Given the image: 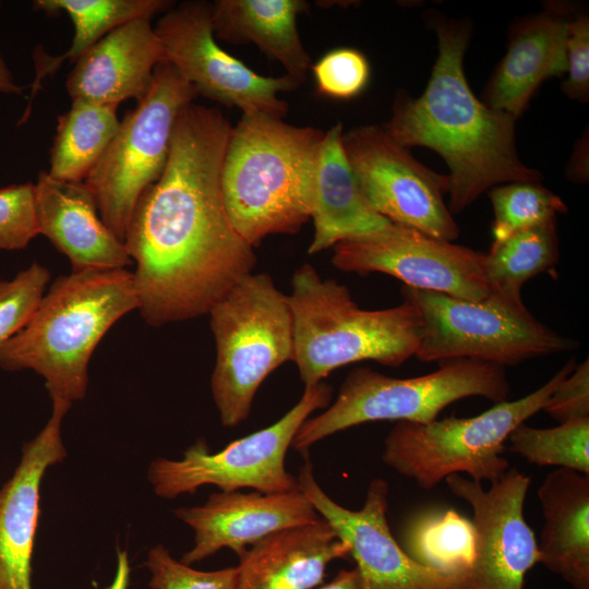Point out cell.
I'll list each match as a JSON object with an SVG mask.
<instances>
[{
  "instance_id": "d6986e66",
  "label": "cell",
  "mask_w": 589,
  "mask_h": 589,
  "mask_svg": "<svg viewBox=\"0 0 589 589\" xmlns=\"http://www.w3.org/2000/svg\"><path fill=\"white\" fill-rule=\"evenodd\" d=\"M575 14L570 4L551 1L541 12L516 22L482 101L517 120L545 80L566 73V39Z\"/></svg>"
},
{
  "instance_id": "d4e9b609",
  "label": "cell",
  "mask_w": 589,
  "mask_h": 589,
  "mask_svg": "<svg viewBox=\"0 0 589 589\" xmlns=\"http://www.w3.org/2000/svg\"><path fill=\"white\" fill-rule=\"evenodd\" d=\"M303 0H217L213 3L215 37L235 45L254 44L300 83L312 67L299 36L297 19Z\"/></svg>"
},
{
  "instance_id": "5bb4252c",
  "label": "cell",
  "mask_w": 589,
  "mask_h": 589,
  "mask_svg": "<svg viewBox=\"0 0 589 589\" xmlns=\"http://www.w3.org/2000/svg\"><path fill=\"white\" fill-rule=\"evenodd\" d=\"M333 265L361 276L383 273L405 286L480 301L489 296L484 254L390 223L335 244Z\"/></svg>"
},
{
  "instance_id": "7c38bea8",
  "label": "cell",
  "mask_w": 589,
  "mask_h": 589,
  "mask_svg": "<svg viewBox=\"0 0 589 589\" xmlns=\"http://www.w3.org/2000/svg\"><path fill=\"white\" fill-rule=\"evenodd\" d=\"M166 62L202 95L244 115L266 113L284 118L288 104L280 92L296 89L301 83L285 74L261 75L221 48L214 35L213 3L185 1L171 7L154 27Z\"/></svg>"
},
{
  "instance_id": "5b68a950",
  "label": "cell",
  "mask_w": 589,
  "mask_h": 589,
  "mask_svg": "<svg viewBox=\"0 0 589 589\" xmlns=\"http://www.w3.org/2000/svg\"><path fill=\"white\" fill-rule=\"evenodd\" d=\"M292 315L293 356L304 387L334 370L365 360L399 366L414 357L422 333L413 305L363 310L349 289L323 279L314 266L301 265L287 294Z\"/></svg>"
},
{
  "instance_id": "8992f818",
  "label": "cell",
  "mask_w": 589,
  "mask_h": 589,
  "mask_svg": "<svg viewBox=\"0 0 589 589\" xmlns=\"http://www.w3.org/2000/svg\"><path fill=\"white\" fill-rule=\"evenodd\" d=\"M576 365L570 359L534 392L494 404L473 417L453 416L429 423L399 421L384 440L382 460L426 490L460 472L479 483H495L509 469L503 456L509 434L543 409Z\"/></svg>"
},
{
  "instance_id": "60d3db41",
  "label": "cell",
  "mask_w": 589,
  "mask_h": 589,
  "mask_svg": "<svg viewBox=\"0 0 589 589\" xmlns=\"http://www.w3.org/2000/svg\"><path fill=\"white\" fill-rule=\"evenodd\" d=\"M2 2L0 1V8ZM24 91V87L20 86L9 69L7 62L4 61L0 52V93L9 95H21Z\"/></svg>"
},
{
  "instance_id": "8d00e7d4",
  "label": "cell",
  "mask_w": 589,
  "mask_h": 589,
  "mask_svg": "<svg viewBox=\"0 0 589 589\" xmlns=\"http://www.w3.org/2000/svg\"><path fill=\"white\" fill-rule=\"evenodd\" d=\"M542 410L558 423L589 418L588 359L560 383Z\"/></svg>"
},
{
  "instance_id": "8fae6325",
  "label": "cell",
  "mask_w": 589,
  "mask_h": 589,
  "mask_svg": "<svg viewBox=\"0 0 589 589\" xmlns=\"http://www.w3.org/2000/svg\"><path fill=\"white\" fill-rule=\"evenodd\" d=\"M333 388L325 382L304 387L299 401L275 423L229 443L212 453L205 440L191 445L180 460L157 458L147 470L155 494L176 498L193 494L203 485L220 491L254 489L261 493H283L299 488L286 468V455L301 424L329 406Z\"/></svg>"
},
{
  "instance_id": "ab89813d",
  "label": "cell",
  "mask_w": 589,
  "mask_h": 589,
  "mask_svg": "<svg viewBox=\"0 0 589 589\" xmlns=\"http://www.w3.org/2000/svg\"><path fill=\"white\" fill-rule=\"evenodd\" d=\"M318 589H362L360 575L356 567L340 569L328 584Z\"/></svg>"
},
{
  "instance_id": "484cf974",
  "label": "cell",
  "mask_w": 589,
  "mask_h": 589,
  "mask_svg": "<svg viewBox=\"0 0 589 589\" xmlns=\"http://www.w3.org/2000/svg\"><path fill=\"white\" fill-rule=\"evenodd\" d=\"M171 3L167 0L34 1V9L48 15L68 14L74 27V35L69 49L61 56H49L43 49L36 50L34 55L36 76L32 84L29 106L43 79L56 72L64 61L74 63L86 50L117 27L134 20H152L156 14L168 11L172 7Z\"/></svg>"
},
{
  "instance_id": "4dcf8cb0",
  "label": "cell",
  "mask_w": 589,
  "mask_h": 589,
  "mask_svg": "<svg viewBox=\"0 0 589 589\" xmlns=\"http://www.w3.org/2000/svg\"><path fill=\"white\" fill-rule=\"evenodd\" d=\"M494 219L493 243H498L519 231L555 220L568 211L563 200L541 182L518 181L489 190Z\"/></svg>"
},
{
  "instance_id": "cb8c5ba5",
  "label": "cell",
  "mask_w": 589,
  "mask_h": 589,
  "mask_svg": "<svg viewBox=\"0 0 589 589\" xmlns=\"http://www.w3.org/2000/svg\"><path fill=\"white\" fill-rule=\"evenodd\" d=\"M311 218L314 237L310 254L338 242L371 233L390 224L363 196L342 146V125L324 133L320 149Z\"/></svg>"
},
{
  "instance_id": "30bf717a",
  "label": "cell",
  "mask_w": 589,
  "mask_h": 589,
  "mask_svg": "<svg viewBox=\"0 0 589 589\" xmlns=\"http://www.w3.org/2000/svg\"><path fill=\"white\" fill-rule=\"evenodd\" d=\"M196 96L172 64H158L147 95L120 120L106 152L83 181L101 219L122 242L140 196L164 172L179 113Z\"/></svg>"
},
{
  "instance_id": "f35d334b",
  "label": "cell",
  "mask_w": 589,
  "mask_h": 589,
  "mask_svg": "<svg viewBox=\"0 0 589 589\" xmlns=\"http://www.w3.org/2000/svg\"><path fill=\"white\" fill-rule=\"evenodd\" d=\"M131 567L128 551L117 550V566L111 584L105 589H129Z\"/></svg>"
},
{
  "instance_id": "ffe728a7",
  "label": "cell",
  "mask_w": 589,
  "mask_h": 589,
  "mask_svg": "<svg viewBox=\"0 0 589 589\" xmlns=\"http://www.w3.org/2000/svg\"><path fill=\"white\" fill-rule=\"evenodd\" d=\"M34 184L38 232L69 259L72 272L124 269L133 264L84 182L60 181L40 171Z\"/></svg>"
},
{
  "instance_id": "4316f807",
  "label": "cell",
  "mask_w": 589,
  "mask_h": 589,
  "mask_svg": "<svg viewBox=\"0 0 589 589\" xmlns=\"http://www.w3.org/2000/svg\"><path fill=\"white\" fill-rule=\"evenodd\" d=\"M117 108L72 100L70 109L58 118L46 172L56 180L83 182L119 128Z\"/></svg>"
},
{
  "instance_id": "6da1fadb",
  "label": "cell",
  "mask_w": 589,
  "mask_h": 589,
  "mask_svg": "<svg viewBox=\"0 0 589 589\" xmlns=\"http://www.w3.org/2000/svg\"><path fill=\"white\" fill-rule=\"evenodd\" d=\"M231 129L216 108L184 107L164 172L133 209L123 242L135 265L137 310L152 326L208 314L256 263L223 201Z\"/></svg>"
},
{
  "instance_id": "74e56055",
  "label": "cell",
  "mask_w": 589,
  "mask_h": 589,
  "mask_svg": "<svg viewBox=\"0 0 589 589\" xmlns=\"http://www.w3.org/2000/svg\"><path fill=\"white\" fill-rule=\"evenodd\" d=\"M569 180L575 182L585 183L588 181V134L581 136V139L575 145V151L570 157L567 171Z\"/></svg>"
},
{
  "instance_id": "277c9868",
  "label": "cell",
  "mask_w": 589,
  "mask_h": 589,
  "mask_svg": "<svg viewBox=\"0 0 589 589\" xmlns=\"http://www.w3.org/2000/svg\"><path fill=\"white\" fill-rule=\"evenodd\" d=\"M133 310L137 296L127 268L61 275L23 328L0 349V369L32 370L43 376L51 401L81 400L95 348Z\"/></svg>"
},
{
  "instance_id": "d590c367",
  "label": "cell",
  "mask_w": 589,
  "mask_h": 589,
  "mask_svg": "<svg viewBox=\"0 0 589 589\" xmlns=\"http://www.w3.org/2000/svg\"><path fill=\"white\" fill-rule=\"evenodd\" d=\"M566 80L564 94L576 101L589 99V17L576 12L568 25L566 39Z\"/></svg>"
},
{
  "instance_id": "52a82bcc",
  "label": "cell",
  "mask_w": 589,
  "mask_h": 589,
  "mask_svg": "<svg viewBox=\"0 0 589 589\" xmlns=\"http://www.w3.org/2000/svg\"><path fill=\"white\" fill-rule=\"evenodd\" d=\"M505 368L476 359L440 362L432 373L410 378L384 375L369 366L351 370L333 404L299 428L292 447L301 453L337 432L372 421L429 423L448 405L467 397L507 400Z\"/></svg>"
},
{
  "instance_id": "7a4b0ae2",
  "label": "cell",
  "mask_w": 589,
  "mask_h": 589,
  "mask_svg": "<svg viewBox=\"0 0 589 589\" xmlns=\"http://www.w3.org/2000/svg\"><path fill=\"white\" fill-rule=\"evenodd\" d=\"M438 53L426 87L418 98L396 94L385 130L406 147L440 154L449 168L452 214L462 212L495 185L532 181L542 175L518 156L516 119L480 100L464 71L470 24L434 15Z\"/></svg>"
},
{
  "instance_id": "f1b7e54d",
  "label": "cell",
  "mask_w": 589,
  "mask_h": 589,
  "mask_svg": "<svg viewBox=\"0 0 589 589\" xmlns=\"http://www.w3.org/2000/svg\"><path fill=\"white\" fill-rule=\"evenodd\" d=\"M406 545L413 560L458 578L460 584L473 560L474 528L456 510L428 512L409 524Z\"/></svg>"
},
{
  "instance_id": "ba28073f",
  "label": "cell",
  "mask_w": 589,
  "mask_h": 589,
  "mask_svg": "<svg viewBox=\"0 0 589 589\" xmlns=\"http://www.w3.org/2000/svg\"><path fill=\"white\" fill-rule=\"evenodd\" d=\"M208 314L216 348L212 395L223 425L233 428L249 417L264 380L292 361L291 310L268 274L251 273Z\"/></svg>"
},
{
  "instance_id": "44dd1931",
  "label": "cell",
  "mask_w": 589,
  "mask_h": 589,
  "mask_svg": "<svg viewBox=\"0 0 589 589\" xmlns=\"http://www.w3.org/2000/svg\"><path fill=\"white\" fill-rule=\"evenodd\" d=\"M166 62L151 20L125 23L92 46L74 62L65 88L72 100L119 106L148 93L155 68Z\"/></svg>"
},
{
  "instance_id": "e0dca14e",
  "label": "cell",
  "mask_w": 589,
  "mask_h": 589,
  "mask_svg": "<svg viewBox=\"0 0 589 589\" xmlns=\"http://www.w3.org/2000/svg\"><path fill=\"white\" fill-rule=\"evenodd\" d=\"M175 515L194 532L193 546L180 560L188 565L221 549L240 557L247 546L274 532L321 519L300 488L283 493L215 492L201 505L177 508Z\"/></svg>"
},
{
  "instance_id": "ac0fdd59",
  "label": "cell",
  "mask_w": 589,
  "mask_h": 589,
  "mask_svg": "<svg viewBox=\"0 0 589 589\" xmlns=\"http://www.w3.org/2000/svg\"><path fill=\"white\" fill-rule=\"evenodd\" d=\"M72 404L53 400L40 432L24 443L12 477L0 488V589H33L32 560L46 470L67 457L62 419Z\"/></svg>"
},
{
  "instance_id": "1f68e13d",
  "label": "cell",
  "mask_w": 589,
  "mask_h": 589,
  "mask_svg": "<svg viewBox=\"0 0 589 589\" xmlns=\"http://www.w3.org/2000/svg\"><path fill=\"white\" fill-rule=\"evenodd\" d=\"M145 566L149 589H239V569L199 570L175 558L163 544L151 548Z\"/></svg>"
},
{
  "instance_id": "2e32d148",
  "label": "cell",
  "mask_w": 589,
  "mask_h": 589,
  "mask_svg": "<svg viewBox=\"0 0 589 589\" xmlns=\"http://www.w3.org/2000/svg\"><path fill=\"white\" fill-rule=\"evenodd\" d=\"M321 518L346 542L362 589H458L459 579L413 560L393 537L387 524L388 484L373 479L361 509L342 507L317 483L306 462L297 477Z\"/></svg>"
},
{
  "instance_id": "e575fe53",
  "label": "cell",
  "mask_w": 589,
  "mask_h": 589,
  "mask_svg": "<svg viewBox=\"0 0 589 589\" xmlns=\"http://www.w3.org/2000/svg\"><path fill=\"white\" fill-rule=\"evenodd\" d=\"M35 184L0 189V251L24 250L38 236Z\"/></svg>"
},
{
  "instance_id": "603a6c76",
  "label": "cell",
  "mask_w": 589,
  "mask_h": 589,
  "mask_svg": "<svg viewBox=\"0 0 589 589\" xmlns=\"http://www.w3.org/2000/svg\"><path fill=\"white\" fill-rule=\"evenodd\" d=\"M544 518L540 561L574 589H589V476L558 468L538 489Z\"/></svg>"
},
{
  "instance_id": "4fadbf2b",
  "label": "cell",
  "mask_w": 589,
  "mask_h": 589,
  "mask_svg": "<svg viewBox=\"0 0 589 589\" xmlns=\"http://www.w3.org/2000/svg\"><path fill=\"white\" fill-rule=\"evenodd\" d=\"M342 146L363 196L377 214L446 241L459 237L444 201L447 175L418 161L384 127L353 128L342 133Z\"/></svg>"
},
{
  "instance_id": "9c48e42d",
  "label": "cell",
  "mask_w": 589,
  "mask_h": 589,
  "mask_svg": "<svg viewBox=\"0 0 589 589\" xmlns=\"http://www.w3.org/2000/svg\"><path fill=\"white\" fill-rule=\"evenodd\" d=\"M400 293L420 315L414 357L421 362L469 358L505 368L578 347L534 317L522 299L489 293L471 301L405 285Z\"/></svg>"
},
{
  "instance_id": "3957f363",
  "label": "cell",
  "mask_w": 589,
  "mask_h": 589,
  "mask_svg": "<svg viewBox=\"0 0 589 589\" xmlns=\"http://www.w3.org/2000/svg\"><path fill=\"white\" fill-rule=\"evenodd\" d=\"M323 131L266 113H242L221 168L228 219L253 248L271 235H293L311 218Z\"/></svg>"
},
{
  "instance_id": "d6a6232c",
  "label": "cell",
  "mask_w": 589,
  "mask_h": 589,
  "mask_svg": "<svg viewBox=\"0 0 589 589\" xmlns=\"http://www.w3.org/2000/svg\"><path fill=\"white\" fill-rule=\"evenodd\" d=\"M49 269L33 263L0 281V349L27 323L46 292Z\"/></svg>"
},
{
  "instance_id": "836d02e7",
  "label": "cell",
  "mask_w": 589,
  "mask_h": 589,
  "mask_svg": "<svg viewBox=\"0 0 589 589\" xmlns=\"http://www.w3.org/2000/svg\"><path fill=\"white\" fill-rule=\"evenodd\" d=\"M317 91L335 99L358 96L368 85L370 64L354 48L341 47L325 53L311 67Z\"/></svg>"
},
{
  "instance_id": "83f0119b",
  "label": "cell",
  "mask_w": 589,
  "mask_h": 589,
  "mask_svg": "<svg viewBox=\"0 0 589 589\" xmlns=\"http://www.w3.org/2000/svg\"><path fill=\"white\" fill-rule=\"evenodd\" d=\"M558 260L555 220L514 233L498 243H492L483 261L489 293L521 299V288L530 278L543 273L556 277Z\"/></svg>"
},
{
  "instance_id": "f546056e",
  "label": "cell",
  "mask_w": 589,
  "mask_h": 589,
  "mask_svg": "<svg viewBox=\"0 0 589 589\" xmlns=\"http://www.w3.org/2000/svg\"><path fill=\"white\" fill-rule=\"evenodd\" d=\"M509 449L537 466H556L589 476V418L550 429L519 424L508 436Z\"/></svg>"
},
{
  "instance_id": "9a60e30c",
  "label": "cell",
  "mask_w": 589,
  "mask_h": 589,
  "mask_svg": "<svg viewBox=\"0 0 589 589\" xmlns=\"http://www.w3.org/2000/svg\"><path fill=\"white\" fill-rule=\"evenodd\" d=\"M445 481L473 512L474 554L458 589H522L527 573L540 561L524 515L530 478L509 468L489 490L457 473Z\"/></svg>"
},
{
  "instance_id": "7402d4cb",
  "label": "cell",
  "mask_w": 589,
  "mask_h": 589,
  "mask_svg": "<svg viewBox=\"0 0 589 589\" xmlns=\"http://www.w3.org/2000/svg\"><path fill=\"white\" fill-rule=\"evenodd\" d=\"M349 548L323 518L274 532L239 557V589H313Z\"/></svg>"
}]
</instances>
